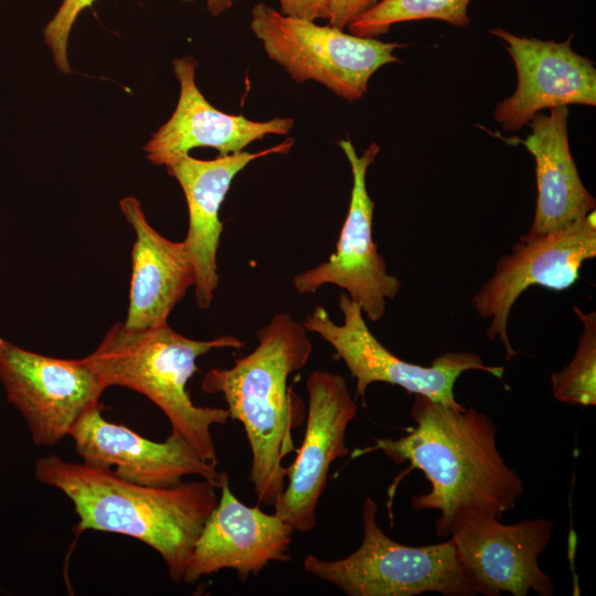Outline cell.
Returning a JSON list of instances; mask_svg holds the SVG:
<instances>
[{
  "mask_svg": "<svg viewBox=\"0 0 596 596\" xmlns=\"http://www.w3.org/2000/svg\"><path fill=\"white\" fill-rule=\"evenodd\" d=\"M34 477L72 501L78 517L76 533L104 531L143 542L160 554L177 584L219 501V486L207 479L172 487L142 486L56 455L38 459Z\"/></svg>",
  "mask_w": 596,
  "mask_h": 596,
  "instance_id": "3957f363",
  "label": "cell"
},
{
  "mask_svg": "<svg viewBox=\"0 0 596 596\" xmlns=\"http://www.w3.org/2000/svg\"><path fill=\"white\" fill-rule=\"evenodd\" d=\"M377 505L368 497L362 508L363 539L347 557L328 561L308 554L305 571L331 583L349 596H475L450 539L432 545L409 546L387 536L376 522Z\"/></svg>",
  "mask_w": 596,
  "mask_h": 596,
  "instance_id": "5b68a950",
  "label": "cell"
},
{
  "mask_svg": "<svg viewBox=\"0 0 596 596\" xmlns=\"http://www.w3.org/2000/svg\"><path fill=\"white\" fill-rule=\"evenodd\" d=\"M470 0H381L348 24L351 34L376 38L390 31L395 23L434 19L455 26L470 23Z\"/></svg>",
  "mask_w": 596,
  "mask_h": 596,
  "instance_id": "ffe728a7",
  "label": "cell"
},
{
  "mask_svg": "<svg viewBox=\"0 0 596 596\" xmlns=\"http://www.w3.org/2000/svg\"><path fill=\"white\" fill-rule=\"evenodd\" d=\"M251 14V29L270 60L296 82L316 81L350 103L362 99L371 76L400 62L393 52L407 45L286 17L263 2Z\"/></svg>",
  "mask_w": 596,
  "mask_h": 596,
  "instance_id": "8992f818",
  "label": "cell"
},
{
  "mask_svg": "<svg viewBox=\"0 0 596 596\" xmlns=\"http://www.w3.org/2000/svg\"><path fill=\"white\" fill-rule=\"evenodd\" d=\"M489 33L504 42L518 74L514 94L494 108V119L503 130H520L543 109L596 105L595 64L571 47L573 34L555 42L519 36L500 28Z\"/></svg>",
  "mask_w": 596,
  "mask_h": 596,
  "instance_id": "5bb4252c",
  "label": "cell"
},
{
  "mask_svg": "<svg viewBox=\"0 0 596 596\" xmlns=\"http://www.w3.org/2000/svg\"><path fill=\"white\" fill-rule=\"evenodd\" d=\"M411 417L416 425L406 435L350 454L355 459L380 450L397 465L408 461L411 469L422 470L430 491L413 497L411 505L417 512H439L438 538L450 536L471 515L500 519L515 505L523 481L500 456L497 426L485 413L415 394Z\"/></svg>",
  "mask_w": 596,
  "mask_h": 596,
  "instance_id": "6da1fadb",
  "label": "cell"
},
{
  "mask_svg": "<svg viewBox=\"0 0 596 596\" xmlns=\"http://www.w3.org/2000/svg\"><path fill=\"white\" fill-rule=\"evenodd\" d=\"M339 308L343 322L332 321L323 307H316L306 315L304 326L327 341L356 380L355 397L364 402L366 389L374 382H385L403 387L408 393L421 394L449 406H461L454 395L457 379L468 370H480L502 379L504 368L486 365L473 352H445L429 366L397 358L370 331L360 306L341 292Z\"/></svg>",
  "mask_w": 596,
  "mask_h": 596,
  "instance_id": "52a82bcc",
  "label": "cell"
},
{
  "mask_svg": "<svg viewBox=\"0 0 596 596\" xmlns=\"http://www.w3.org/2000/svg\"><path fill=\"white\" fill-rule=\"evenodd\" d=\"M500 519L475 514L450 535L459 564L478 594L525 596L530 590L552 596L554 584L538 563L546 549L553 521L523 520L504 524Z\"/></svg>",
  "mask_w": 596,
  "mask_h": 596,
  "instance_id": "7c38bea8",
  "label": "cell"
},
{
  "mask_svg": "<svg viewBox=\"0 0 596 596\" xmlns=\"http://www.w3.org/2000/svg\"><path fill=\"white\" fill-rule=\"evenodd\" d=\"M95 0H63L44 29V41L50 47L55 66L63 74L71 72L67 45L68 38L79 13Z\"/></svg>",
  "mask_w": 596,
  "mask_h": 596,
  "instance_id": "7402d4cb",
  "label": "cell"
},
{
  "mask_svg": "<svg viewBox=\"0 0 596 596\" xmlns=\"http://www.w3.org/2000/svg\"><path fill=\"white\" fill-rule=\"evenodd\" d=\"M219 501L193 546L182 582L194 583L224 568L246 582L270 562H288L294 529L277 517L240 501L221 471Z\"/></svg>",
  "mask_w": 596,
  "mask_h": 596,
  "instance_id": "4fadbf2b",
  "label": "cell"
},
{
  "mask_svg": "<svg viewBox=\"0 0 596 596\" xmlns=\"http://www.w3.org/2000/svg\"><path fill=\"white\" fill-rule=\"evenodd\" d=\"M294 142L292 138H288L258 152L243 150L213 160L185 155L166 166L168 173L182 188L188 203L189 228L183 242L196 273L194 292L199 308L211 306L219 286L216 254L223 231L219 212L233 179L253 160L289 152Z\"/></svg>",
  "mask_w": 596,
  "mask_h": 596,
  "instance_id": "e0dca14e",
  "label": "cell"
},
{
  "mask_svg": "<svg viewBox=\"0 0 596 596\" xmlns=\"http://www.w3.org/2000/svg\"><path fill=\"white\" fill-rule=\"evenodd\" d=\"M583 326L577 349L570 364L551 375L553 397L562 403L596 405V313L573 306Z\"/></svg>",
  "mask_w": 596,
  "mask_h": 596,
  "instance_id": "44dd1931",
  "label": "cell"
},
{
  "mask_svg": "<svg viewBox=\"0 0 596 596\" xmlns=\"http://www.w3.org/2000/svg\"><path fill=\"white\" fill-rule=\"evenodd\" d=\"M308 331L289 313L274 315L257 331L256 348L227 369H211L201 390L221 393L230 418L245 430L252 454L248 480L257 505H275L285 486L283 460L297 448L292 432L306 421V407L289 376L300 371L312 351Z\"/></svg>",
  "mask_w": 596,
  "mask_h": 596,
  "instance_id": "7a4b0ae2",
  "label": "cell"
},
{
  "mask_svg": "<svg viewBox=\"0 0 596 596\" xmlns=\"http://www.w3.org/2000/svg\"><path fill=\"white\" fill-rule=\"evenodd\" d=\"M100 403L88 409L68 433L85 465L142 486L172 487L190 475L219 486L217 467L203 460L181 437L170 434L164 441H152L106 421Z\"/></svg>",
  "mask_w": 596,
  "mask_h": 596,
  "instance_id": "9a60e30c",
  "label": "cell"
},
{
  "mask_svg": "<svg viewBox=\"0 0 596 596\" xmlns=\"http://www.w3.org/2000/svg\"><path fill=\"white\" fill-rule=\"evenodd\" d=\"M172 65L180 94L171 117L143 147L152 164L167 166L194 148H213L220 156L240 152L266 135H287L291 130L294 119L289 117L256 121L213 107L196 86L198 62L193 56L174 58Z\"/></svg>",
  "mask_w": 596,
  "mask_h": 596,
  "instance_id": "2e32d148",
  "label": "cell"
},
{
  "mask_svg": "<svg viewBox=\"0 0 596 596\" xmlns=\"http://www.w3.org/2000/svg\"><path fill=\"white\" fill-rule=\"evenodd\" d=\"M280 13L308 21L329 20V0H278Z\"/></svg>",
  "mask_w": 596,
  "mask_h": 596,
  "instance_id": "cb8c5ba5",
  "label": "cell"
},
{
  "mask_svg": "<svg viewBox=\"0 0 596 596\" xmlns=\"http://www.w3.org/2000/svg\"><path fill=\"white\" fill-rule=\"evenodd\" d=\"M596 256V212L554 233L519 240L502 255L493 275L473 295L471 304L482 319H490L487 336L499 339L505 359L517 355L508 337V319L517 299L533 285L562 291L576 284L579 268Z\"/></svg>",
  "mask_w": 596,
  "mask_h": 596,
  "instance_id": "ba28073f",
  "label": "cell"
},
{
  "mask_svg": "<svg viewBox=\"0 0 596 596\" xmlns=\"http://www.w3.org/2000/svg\"><path fill=\"white\" fill-rule=\"evenodd\" d=\"M306 387L309 402L304 439L295 460L286 467L288 482L274 505V513L300 533L317 525V507L330 466L350 454L345 433L358 411L345 379L339 374L315 370Z\"/></svg>",
  "mask_w": 596,
  "mask_h": 596,
  "instance_id": "8fae6325",
  "label": "cell"
},
{
  "mask_svg": "<svg viewBox=\"0 0 596 596\" xmlns=\"http://www.w3.org/2000/svg\"><path fill=\"white\" fill-rule=\"evenodd\" d=\"M119 207L136 235L124 323L130 329L163 326L174 306L195 285L193 262L184 242L170 241L150 225L136 198H123Z\"/></svg>",
  "mask_w": 596,
  "mask_h": 596,
  "instance_id": "ac0fdd59",
  "label": "cell"
},
{
  "mask_svg": "<svg viewBox=\"0 0 596 596\" xmlns=\"http://www.w3.org/2000/svg\"><path fill=\"white\" fill-rule=\"evenodd\" d=\"M377 2L379 0H329V25L343 30Z\"/></svg>",
  "mask_w": 596,
  "mask_h": 596,
  "instance_id": "603a6c76",
  "label": "cell"
},
{
  "mask_svg": "<svg viewBox=\"0 0 596 596\" xmlns=\"http://www.w3.org/2000/svg\"><path fill=\"white\" fill-rule=\"evenodd\" d=\"M0 380L24 417L32 440L51 446L68 435L107 389L83 359L66 360L22 349L0 338Z\"/></svg>",
  "mask_w": 596,
  "mask_h": 596,
  "instance_id": "9c48e42d",
  "label": "cell"
},
{
  "mask_svg": "<svg viewBox=\"0 0 596 596\" xmlns=\"http://www.w3.org/2000/svg\"><path fill=\"white\" fill-rule=\"evenodd\" d=\"M339 146L349 160L353 184L337 251L328 260L296 275L292 283L299 294L315 292L326 284L336 285L375 322L385 315L386 300L394 299L401 289L398 278L387 273L372 235L374 202L365 178L380 147L373 141L359 156L349 138L340 140Z\"/></svg>",
  "mask_w": 596,
  "mask_h": 596,
  "instance_id": "30bf717a",
  "label": "cell"
},
{
  "mask_svg": "<svg viewBox=\"0 0 596 596\" xmlns=\"http://www.w3.org/2000/svg\"><path fill=\"white\" fill-rule=\"evenodd\" d=\"M243 347L244 342L233 336L194 340L178 333L168 323L130 329L117 322L83 360L106 387H128L148 397L169 419L171 434L184 439L203 460L217 467L211 428L225 425L230 419L228 411L194 405L187 383L199 370L195 362L201 355L215 349Z\"/></svg>",
  "mask_w": 596,
  "mask_h": 596,
  "instance_id": "277c9868",
  "label": "cell"
},
{
  "mask_svg": "<svg viewBox=\"0 0 596 596\" xmlns=\"http://www.w3.org/2000/svg\"><path fill=\"white\" fill-rule=\"evenodd\" d=\"M568 107L538 113L529 123L531 134L522 141L535 160L538 198L533 222L520 240L560 231L596 207L583 184L571 153L567 134Z\"/></svg>",
  "mask_w": 596,
  "mask_h": 596,
  "instance_id": "d6986e66",
  "label": "cell"
},
{
  "mask_svg": "<svg viewBox=\"0 0 596 596\" xmlns=\"http://www.w3.org/2000/svg\"><path fill=\"white\" fill-rule=\"evenodd\" d=\"M207 11L213 15H220L227 11L232 4L233 0H205Z\"/></svg>",
  "mask_w": 596,
  "mask_h": 596,
  "instance_id": "d4e9b609",
  "label": "cell"
}]
</instances>
